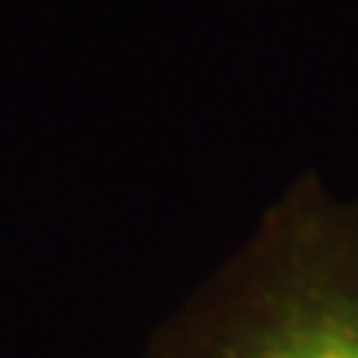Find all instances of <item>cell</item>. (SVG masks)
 Returning a JSON list of instances; mask_svg holds the SVG:
<instances>
[{
  "label": "cell",
  "instance_id": "6da1fadb",
  "mask_svg": "<svg viewBox=\"0 0 358 358\" xmlns=\"http://www.w3.org/2000/svg\"><path fill=\"white\" fill-rule=\"evenodd\" d=\"M155 358H358V203L301 185Z\"/></svg>",
  "mask_w": 358,
  "mask_h": 358
}]
</instances>
